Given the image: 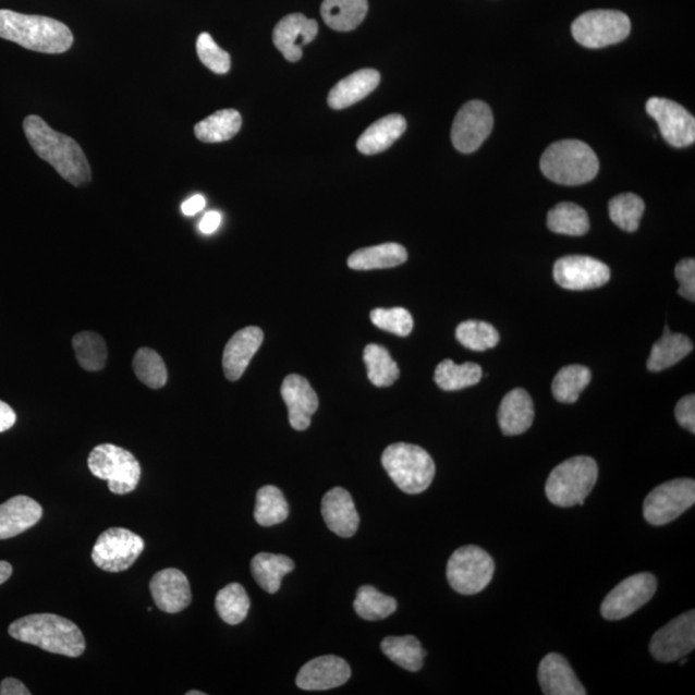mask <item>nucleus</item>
Here are the masks:
<instances>
[{
	"label": "nucleus",
	"mask_w": 695,
	"mask_h": 695,
	"mask_svg": "<svg viewBox=\"0 0 695 695\" xmlns=\"http://www.w3.org/2000/svg\"><path fill=\"white\" fill-rule=\"evenodd\" d=\"M17 416L10 404L0 401V432L10 430L16 424Z\"/></svg>",
	"instance_id": "51"
},
{
	"label": "nucleus",
	"mask_w": 695,
	"mask_h": 695,
	"mask_svg": "<svg viewBox=\"0 0 695 695\" xmlns=\"http://www.w3.org/2000/svg\"><path fill=\"white\" fill-rule=\"evenodd\" d=\"M354 611L366 621H380L388 619L397 611V601L389 595L376 590L374 586L358 588Z\"/></svg>",
	"instance_id": "40"
},
{
	"label": "nucleus",
	"mask_w": 695,
	"mask_h": 695,
	"mask_svg": "<svg viewBox=\"0 0 695 695\" xmlns=\"http://www.w3.org/2000/svg\"><path fill=\"white\" fill-rule=\"evenodd\" d=\"M540 168L546 179L552 182L564 186H578L598 175L599 159L585 142L563 139L546 148Z\"/></svg>",
	"instance_id": "4"
},
{
	"label": "nucleus",
	"mask_w": 695,
	"mask_h": 695,
	"mask_svg": "<svg viewBox=\"0 0 695 695\" xmlns=\"http://www.w3.org/2000/svg\"><path fill=\"white\" fill-rule=\"evenodd\" d=\"M693 351L691 339L683 334H675L669 328L664 329L663 336L651 348L648 358V370L659 373L679 364Z\"/></svg>",
	"instance_id": "31"
},
{
	"label": "nucleus",
	"mask_w": 695,
	"mask_h": 695,
	"mask_svg": "<svg viewBox=\"0 0 695 695\" xmlns=\"http://www.w3.org/2000/svg\"><path fill=\"white\" fill-rule=\"evenodd\" d=\"M631 21L625 13L611 10L590 11L574 21L573 38L586 48H605L629 37Z\"/></svg>",
	"instance_id": "9"
},
{
	"label": "nucleus",
	"mask_w": 695,
	"mask_h": 695,
	"mask_svg": "<svg viewBox=\"0 0 695 695\" xmlns=\"http://www.w3.org/2000/svg\"><path fill=\"white\" fill-rule=\"evenodd\" d=\"M644 210L643 198L631 193L615 196L609 203V217L615 225L626 232L639 229Z\"/></svg>",
	"instance_id": "43"
},
{
	"label": "nucleus",
	"mask_w": 695,
	"mask_h": 695,
	"mask_svg": "<svg viewBox=\"0 0 695 695\" xmlns=\"http://www.w3.org/2000/svg\"><path fill=\"white\" fill-rule=\"evenodd\" d=\"M216 608L219 617L229 625L235 626L246 619L251 609V599L240 584H230L217 594Z\"/></svg>",
	"instance_id": "41"
},
{
	"label": "nucleus",
	"mask_w": 695,
	"mask_h": 695,
	"mask_svg": "<svg viewBox=\"0 0 695 695\" xmlns=\"http://www.w3.org/2000/svg\"><path fill=\"white\" fill-rule=\"evenodd\" d=\"M371 322L379 328L399 337H409L414 329V318L404 308L374 309L371 312Z\"/></svg>",
	"instance_id": "45"
},
{
	"label": "nucleus",
	"mask_w": 695,
	"mask_h": 695,
	"mask_svg": "<svg viewBox=\"0 0 695 695\" xmlns=\"http://www.w3.org/2000/svg\"><path fill=\"white\" fill-rule=\"evenodd\" d=\"M295 570L292 559L280 554L260 552L252 560V573L257 584L268 594L280 590L282 578Z\"/></svg>",
	"instance_id": "30"
},
{
	"label": "nucleus",
	"mask_w": 695,
	"mask_h": 695,
	"mask_svg": "<svg viewBox=\"0 0 695 695\" xmlns=\"http://www.w3.org/2000/svg\"><path fill=\"white\" fill-rule=\"evenodd\" d=\"M144 549V540L132 531L109 528L98 536L92 559L99 570L119 573L130 570Z\"/></svg>",
	"instance_id": "11"
},
{
	"label": "nucleus",
	"mask_w": 695,
	"mask_h": 695,
	"mask_svg": "<svg viewBox=\"0 0 695 695\" xmlns=\"http://www.w3.org/2000/svg\"><path fill=\"white\" fill-rule=\"evenodd\" d=\"M264 339V331L257 326H247L230 339L223 352V371L227 379L237 381L244 375Z\"/></svg>",
	"instance_id": "21"
},
{
	"label": "nucleus",
	"mask_w": 695,
	"mask_h": 695,
	"mask_svg": "<svg viewBox=\"0 0 695 695\" xmlns=\"http://www.w3.org/2000/svg\"><path fill=\"white\" fill-rule=\"evenodd\" d=\"M76 361L85 371H101L108 362V346L96 332L84 331L73 339Z\"/></svg>",
	"instance_id": "39"
},
{
	"label": "nucleus",
	"mask_w": 695,
	"mask_h": 695,
	"mask_svg": "<svg viewBox=\"0 0 695 695\" xmlns=\"http://www.w3.org/2000/svg\"><path fill=\"white\" fill-rule=\"evenodd\" d=\"M695 647V613L686 612L658 630L649 645L659 662H675L692 654Z\"/></svg>",
	"instance_id": "16"
},
{
	"label": "nucleus",
	"mask_w": 695,
	"mask_h": 695,
	"mask_svg": "<svg viewBox=\"0 0 695 695\" xmlns=\"http://www.w3.org/2000/svg\"><path fill=\"white\" fill-rule=\"evenodd\" d=\"M538 682L546 695H585L587 692L563 656L550 654L538 666Z\"/></svg>",
	"instance_id": "23"
},
{
	"label": "nucleus",
	"mask_w": 695,
	"mask_h": 695,
	"mask_svg": "<svg viewBox=\"0 0 695 695\" xmlns=\"http://www.w3.org/2000/svg\"><path fill=\"white\" fill-rule=\"evenodd\" d=\"M150 590L156 607L166 613H180L193 601L186 574L180 570L168 569L156 573Z\"/></svg>",
	"instance_id": "19"
},
{
	"label": "nucleus",
	"mask_w": 695,
	"mask_h": 695,
	"mask_svg": "<svg viewBox=\"0 0 695 695\" xmlns=\"http://www.w3.org/2000/svg\"><path fill=\"white\" fill-rule=\"evenodd\" d=\"M243 125L240 112L233 109L217 111L196 124L195 136L205 144H218L235 137Z\"/></svg>",
	"instance_id": "32"
},
{
	"label": "nucleus",
	"mask_w": 695,
	"mask_h": 695,
	"mask_svg": "<svg viewBox=\"0 0 695 695\" xmlns=\"http://www.w3.org/2000/svg\"><path fill=\"white\" fill-rule=\"evenodd\" d=\"M318 24L302 13L283 17L273 31V45L289 62L302 59L303 47L317 37Z\"/></svg>",
	"instance_id": "18"
},
{
	"label": "nucleus",
	"mask_w": 695,
	"mask_h": 695,
	"mask_svg": "<svg viewBox=\"0 0 695 695\" xmlns=\"http://www.w3.org/2000/svg\"><path fill=\"white\" fill-rule=\"evenodd\" d=\"M381 464L395 486L404 493L417 495L428 489L436 475V464L422 447L394 443L382 452Z\"/></svg>",
	"instance_id": "5"
},
{
	"label": "nucleus",
	"mask_w": 695,
	"mask_h": 695,
	"mask_svg": "<svg viewBox=\"0 0 695 695\" xmlns=\"http://www.w3.org/2000/svg\"><path fill=\"white\" fill-rule=\"evenodd\" d=\"M456 338L467 350L484 352L499 344L500 336L491 324L465 321L456 329Z\"/></svg>",
	"instance_id": "44"
},
{
	"label": "nucleus",
	"mask_w": 695,
	"mask_h": 695,
	"mask_svg": "<svg viewBox=\"0 0 695 695\" xmlns=\"http://www.w3.org/2000/svg\"><path fill=\"white\" fill-rule=\"evenodd\" d=\"M495 562L479 546L467 545L458 549L447 564V580L453 590L463 595L478 594L491 583Z\"/></svg>",
	"instance_id": "8"
},
{
	"label": "nucleus",
	"mask_w": 695,
	"mask_h": 695,
	"mask_svg": "<svg viewBox=\"0 0 695 695\" xmlns=\"http://www.w3.org/2000/svg\"><path fill=\"white\" fill-rule=\"evenodd\" d=\"M554 280L563 289L584 292L606 285L611 280V269L586 255H569L557 260Z\"/></svg>",
	"instance_id": "15"
},
{
	"label": "nucleus",
	"mask_w": 695,
	"mask_h": 695,
	"mask_svg": "<svg viewBox=\"0 0 695 695\" xmlns=\"http://www.w3.org/2000/svg\"><path fill=\"white\" fill-rule=\"evenodd\" d=\"M9 634L19 642L35 645L54 655L81 657L85 650L82 630L57 614H31L11 623Z\"/></svg>",
	"instance_id": "3"
},
{
	"label": "nucleus",
	"mask_w": 695,
	"mask_h": 695,
	"mask_svg": "<svg viewBox=\"0 0 695 695\" xmlns=\"http://www.w3.org/2000/svg\"><path fill=\"white\" fill-rule=\"evenodd\" d=\"M12 565L10 563L0 560V585H3L5 581H9L12 576Z\"/></svg>",
	"instance_id": "53"
},
{
	"label": "nucleus",
	"mask_w": 695,
	"mask_h": 695,
	"mask_svg": "<svg viewBox=\"0 0 695 695\" xmlns=\"http://www.w3.org/2000/svg\"><path fill=\"white\" fill-rule=\"evenodd\" d=\"M364 361L368 380L379 388L393 386L400 378V367L385 346L368 344L365 348Z\"/></svg>",
	"instance_id": "36"
},
{
	"label": "nucleus",
	"mask_w": 695,
	"mask_h": 695,
	"mask_svg": "<svg viewBox=\"0 0 695 695\" xmlns=\"http://www.w3.org/2000/svg\"><path fill=\"white\" fill-rule=\"evenodd\" d=\"M281 395L289 409V422L295 430H307L318 409V397L309 381L301 375H289L282 382Z\"/></svg>",
	"instance_id": "20"
},
{
	"label": "nucleus",
	"mask_w": 695,
	"mask_h": 695,
	"mask_svg": "<svg viewBox=\"0 0 695 695\" xmlns=\"http://www.w3.org/2000/svg\"><path fill=\"white\" fill-rule=\"evenodd\" d=\"M676 420L683 428L695 432V397L686 395L680 400L675 410Z\"/></svg>",
	"instance_id": "48"
},
{
	"label": "nucleus",
	"mask_w": 695,
	"mask_h": 695,
	"mask_svg": "<svg viewBox=\"0 0 695 695\" xmlns=\"http://www.w3.org/2000/svg\"><path fill=\"white\" fill-rule=\"evenodd\" d=\"M31 691L17 679H4L0 684V695H31Z\"/></svg>",
	"instance_id": "50"
},
{
	"label": "nucleus",
	"mask_w": 695,
	"mask_h": 695,
	"mask_svg": "<svg viewBox=\"0 0 695 695\" xmlns=\"http://www.w3.org/2000/svg\"><path fill=\"white\" fill-rule=\"evenodd\" d=\"M24 132L35 154L51 164L63 180L75 187L92 181L87 156L75 139L56 132L37 115L24 120Z\"/></svg>",
	"instance_id": "1"
},
{
	"label": "nucleus",
	"mask_w": 695,
	"mask_h": 695,
	"mask_svg": "<svg viewBox=\"0 0 695 695\" xmlns=\"http://www.w3.org/2000/svg\"><path fill=\"white\" fill-rule=\"evenodd\" d=\"M648 115L654 118L669 145L690 147L695 142V119L690 111L668 98L651 97L647 102Z\"/></svg>",
	"instance_id": "14"
},
{
	"label": "nucleus",
	"mask_w": 695,
	"mask_h": 695,
	"mask_svg": "<svg viewBox=\"0 0 695 695\" xmlns=\"http://www.w3.org/2000/svg\"><path fill=\"white\" fill-rule=\"evenodd\" d=\"M197 54L198 59L207 66L212 73L223 75L229 73L231 69V57L223 51L221 47L217 46V42L212 40L208 33L200 34L197 39Z\"/></svg>",
	"instance_id": "46"
},
{
	"label": "nucleus",
	"mask_w": 695,
	"mask_h": 695,
	"mask_svg": "<svg viewBox=\"0 0 695 695\" xmlns=\"http://www.w3.org/2000/svg\"><path fill=\"white\" fill-rule=\"evenodd\" d=\"M42 515L39 503L20 495L0 505V540L16 537L35 526Z\"/></svg>",
	"instance_id": "24"
},
{
	"label": "nucleus",
	"mask_w": 695,
	"mask_h": 695,
	"mask_svg": "<svg viewBox=\"0 0 695 695\" xmlns=\"http://www.w3.org/2000/svg\"><path fill=\"white\" fill-rule=\"evenodd\" d=\"M88 467L95 477L108 481L110 491L115 495L131 493L139 484V461L115 444L95 447L88 458Z\"/></svg>",
	"instance_id": "7"
},
{
	"label": "nucleus",
	"mask_w": 695,
	"mask_h": 695,
	"mask_svg": "<svg viewBox=\"0 0 695 695\" xmlns=\"http://www.w3.org/2000/svg\"><path fill=\"white\" fill-rule=\"evenodd\" d=\"M592 373L585 366L572 365L563 367L552 381V394L562 403H574L586 387L590 385Z\"/></svg>",
	"instance_id": "38"
},
{
	"label": "nucleus",
	"mask_w": 695,
	"mask_h": 695,
	"mask_svg": "<svg viewBox=\"0 0 695 695\" xmlns=\"http://www.w3.org/2000/svg\"><path fill=\"white\" fill-rule=\"evenodd\" d=\"M680 659H682V661H680V664H682V666H683V664H685V663L687 662V659H686L685 657L680 658Z\"/></svg>",
	"instance_id": "55"
},
{
	"label": "nucleus",
	"mask_w": 695,
	"mask_h": 695,
	"mask_svg": "<svg viewBox=\"0 0 695 695\" xmlns=\"http://www.w3.org/2000/svg\"><path fill=\"white\" fill-rule=\"evenodd\" d=\"M675 276L680 283L678 294L693 303L695 301V260L687 258L679 261Z\"/></svg>",
	"instance_id": "47"
},
{
	"label": "nucleus",
	"mask_w": 695,
	"mask_h": 695,
	"mask_svg": "<svg viewBox=\"0 0 695 695\" xmlns=\"http://www.w3.org/2000/svg\"><path fill=\"white\" fill-rule=\"evenodd\" d=\"M549 230L560 235L583 236L590 230L587 212L580 205L560 203L548 215Z\"/></svg>",
	"instance_id": "35"
},
{
	"label": "nucleus",
	"mask_w": 695,
	"mask_h": 695,
	"mask_svg": "<svg viewBox=\"0 0 695 695\" xmlns=\"http://www.w3.org/2000/svg\"><path fill=\"white\" fill-rule=\"evenodd\" d=\"M534 418V401L526 390L516 388L503 397L499 409V424L503 435H523L532 427Z\"/></svg>",
	"instance_id": "25"
},
{
	"label": "nucleus",
	"mask_w": 695,
	"mask_h": 695,
	"mask_svg": "<svg viewBox=\"0 0 695 695\" xmlns=\"http://www.w3.org/2000/svg\"><path fill=\"white\" fill-rule=\"evenodd\" d=\"M205 205H207L205 197L202 195H195L182 204V212L187 217L195 216L198 211H202L205 208Z\"/></svg>",
	"instance_id": "52"
},
{
	"label": "nucleus",
	"mask_w": 695,
	"mask_h": 695,
	"mask_svg": "<svg viewBox=\"0 0 695 695\" xmlns=\"http://www.w3.org/2000/svg\"><path fill=\"white\" fill-rule=\"evenodd\" d=\"M351 668L343 658L322 656L304 664L296 676V685L303 691H330L344 685L351 679Z\"/></svg>",
	"instance_id": "17"
},
{
	"label": "nucleus",
	"mask_w": 695,
	"mask_h": 695,
	"mask_svg": "<svg viewBox=\"0 0 695 695\" xmlns=\"http://www.w3.org/2000/svg\"><path fill=\"white\" fill-rule=\"evenodd\" d=\"M289 516V505L280 488L275 486L261 487L257 493L254 517L259 526L272 527L285 522Z\"/></svg>",
	"instance_id": "37"
},
{
	"label": "nucleus",
	"mask_w": 695,
	"mask_h": 695,
	"mask_svg": "<svg viewBox=\"0 0 695 695\" xmlns=\"http://www.w3.org/2000/svg\"><path fill=\"white\" fill-rule=\"evenodd\" d=\"M381 650L390 661L411 672L422 670L424 658L427 656L420 642L411 635L386 637L381 642Z\"/></svg>",
	"instance_id": "33"
},
{
	"label": "nucleus",
	"mask_w": 695,
	"mask_h": 695,
	"mask_svg": "<svg viewBox=\"0 0 695 695\" xmlns=\"http://www.w3.org/2000/svg\"><path fill=\"white\" fill-rule=\"evenodd\" d=\"M407 123L401 115H388L375 122L357 141L361 154L376 155L388 150L406 132Z\"/></svg>",
	"instance_id": "27"
},
{
	"label": "nucleus",
	"mask_w": 695,
	"mask_h": 695,
	"mask_svg": "<svg viewBox=\"0 0 695 695\" xmlns=\"http://www.w3.org/2000/svg\"><path fill=\"white\" fill-rule=\"evenodd\" d=\"M0 38L48 54L65 53L74 42L73 33L60 21L10 10H0Z\"/></svg>",
	"instance_id": "2"
},
{
	"label": "nucleus",
	"mask_w": 695,
	"mask_h": 695,
	"mask_svg": "<svg viewBox=\"0 0 695 695\" xmlns=\"http://www.w3.org/2000/svg\"><path fill=\"white\" fill-rule=\"evenodd\" d=\"M657 580L654 574H634L617 585L602 601L600 613L608 621H619L639 611L655 597Z\"/></svg>",
	"instance_id": "12"
},
{
	"label": "nucleus",
	"mask_w": 695,
	"mask_h": 695,
	"mask_svg": "<svg viewBox=\"0 0 695 695\" xmlns=\"http://www.w3.org/2000/svg\"><path fill=\"white\" fill-rule=\"evenodd\" d=\"M598 464L593 458L576 456L558 465L546 481L545 492L560 508L584 505L598 480Z\"/></svg>",
	"instance_id": "6"
},
{
	"label": "nucleus",
	"mask_w": 695,
	"mask_h": 695,
	"mask_svg": "<svg viewBox=\"0 0 695 695\" xmlns=\"http://www.w3.org/2000/svg\"><path fill=\"white\" fill-rule=\"evenodd\" d=\"M367 0H324L321 16L325 24L337 32H352L365 20Z\"/></svg>",
	"instance_id": "29"
},
{
	"label": "nucleus",
	"mask_w": 695,
	"mask_h": 695,
	"mask_svg": "<svg viewBox=\"0 0 695 695\" xmlns=\"http://www.w3.org/2000/svg\"><path fill=\"white\" fill-rule=\"evenodd\" d=\"M187 695H205V693L203 692H196V691H191L187 693Z\"/></svg>",
	"instance_id": "54"
},
{
	"label": "nucleus",
	"mask_w": 695,
	"mask_h": 695,
	"mask_svg": "<svg viewBox=\"0 0 695 695\" xmlns=\"http://www.w3.org/2000/svg\"><path fill=\"white\" fill-rule=\"evenodd\" d=\"M492 110L484 101H471L461 108L453 120L451 139L456 150L463 154L477 151L491 134Z\"/></svg>",
	"instance_id": "13"
},
{
	"label": "nucleus",
	"mask_w": 695,
	"mask_h": 695,
	"mask_svg": "<svg viewBox=\"0 0 695 695\" xmlns=\"http://www.w3.org/2000/svg\"><path fill=\"white\" fill-rule=\"evenodd\" d=\"M133 370L138 380L148 388L160 389L167 385L166 362L151 348H139L133 359Z\"/></svg>",
	"instance_id": "42"
},
{
	"label": "nucleus",
	"mask_w": 695,
	"mask_h": 695,
	"mask_svg": "<svg viewBox=\"0 0 695 695\" xmlns=\"http://www.w3.org/2000/svg\"><path fill=\"white\" fill-rule=\"evenodd\" d=\"M695 502V481L675 479L654 489L644 501V517L651 526H664L678 520Z\"/></svg>",
	"instance_id": "10"
},
{
	"label": "nucleus",
	"mask_w": 695,
	"mask_h": 695,
	"mask_svg": "<svg viewBox=\"0 0 695 695\" xmlns=\"http://www.w3.org/2000/svg\"><path fill=\"white\" fill-rule=\"evenodd\" d=\"M221 222V212L208 211L207 215L203 217L200 224H198V229H200L205 235H210V233H215L219 229Z\"/></svg>",
	"instance_id": "49"
},
{
	"label": "nucleus",
	"mask_w": 695,
	"mask_h": 695,
	"mask_svg": "<svg viewBox=\"0 0 695 695\" xmlns=\"http://www.w3.org/2000/svg\"><path fill=\"white\" fill-rule=\"evenodd\" d=\"M481 376L484 373H481L480 366L473 364V362L456 365L451 359H444L436 368L435 380L437 386L446 392H455V390L478 385Z\"/></svg>",
	"instance_id": "34"
},
{
	"label": "nucleus",
	"mask_w": 695,
	"mask_h": 695,
	"mask_svg": "<svg viewBox=\"0 0 695 695\" xmlns=\"http://www.w3.org/2000/svg\"><path fill=\"white\" fill-rule=\"evenodd\" d=\"M407 258V251L402 245L388 243L354 252L348 266L356 271H373L401 266Z\"/></svg>",
	"instance_id": "28"
},
{
	"label": "nucleus",
	"mask_w": 695,
	"mask_h": 695,
	"mask_svg": "<svg viewBox=\"0 0 695 695\" xmlns=\"http://www.w3.org/2000/svg\"><path fill=\"white\" fill-rule=\"evenodd\" d=\"M379 83V71L374 69L356 71V73L344 77L331 89L328 103L334 110L351 108V106L362 101V99L378 88Z\"/></svg>",
	"instance_id": "26"
},
{
	"label": "nucleus",
	"mask_w": 695,
	"mask_h": 695,
	"mask_svg": "<svg viewBox=\"0 0 695 695\" xmlns=\"http://www.w3.org/2000/svg\"><path fill=\"white\" fill-rule=\"evenodd\" d=\"M326 526L336 535L350 538L359 526V515L350 492L342 487L330 489L324 496L321 508Z\"/></svg>",
	"instance_id": "22"
}]
</instances>
